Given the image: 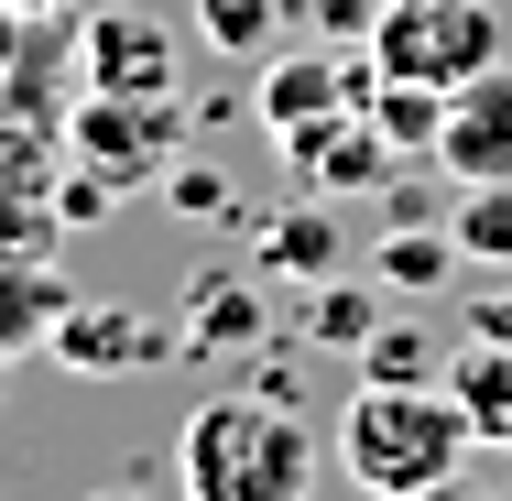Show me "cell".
I'll use <instances>...</instances> for the list:
<instances>
[{"label":"cell","mask_w":512,"mask_h":501,"mask_svg":"<svg viewBox=\"0 0 512 501\" xmlns=\"http://www.w3.org/2000/svg\"><path fill=\"white\" fill-rule=\"evenodd\" d=\"M164 197H175V207H197V218H229V186H218L207 164H175V175H164Z\"/></svg>","instance_id":"22"},{"label":"cell","mask_w":512,"mask_h":501,"mask_svg":"<svg viewBox=\"0 0 512 501\" xmlns=\"http://www.w3.org/2000/svg\"><path fill=\"white\" fill-rule=\"evenodd\" d=\"M349 360H360V382H447V349H436L414 316H382Z\"/></svg>","instance_id":"17"},{"label":"cell","mask_w":512,"mask_h":501,"mask_svg":"<svg viewBox=\"0 0 512 501\" xmlns=\"http://www.w3.org/2000/svg\"><path fill=\"white\" fill-rule=\"evenodd\" d=\"M371 273H382L393 295H436V284L458 273V240H447V229H425V218H404V229L371 251Z\"/></svg>","instance_id":"18"},{"label":"cell","mask_w":512,"mask_h":501,"mask_svg":"<svg viewBox=\"0 0 512 501\" xmlns=\"http://www.w3.org/2000/svg\"><path fill=\"white\" fill-rule=\"evenodd\" d=\"M469 338H512V295H491L480 316H469Z\"/></svg>","instance_id":"24"},{"label":"cell","mask_w":512,"mask_h":501,"mask_svg":"<svg viewBox=\"0 0 512 501\" xmlns=\"http://www.w3.org/2000/svg\"><path fill=\"white\" fill-rule=\"evenodd\" d=\"M77 88H109V99H175V33H164L153 11L88 0V11H77Z\"/></svg>","instance_id":"8"},{"label":"cell","mask_w":512,"mask_h":501,"mask_svg":"<svg viewBox=\"0 0 512 501\" xmlns=\"http://www.w3.org/2000/svg\"><path fill=\"white\" fill-rule=\"evenodd\" d=\"M22 22H66V11H88V0H11Z\"/></svg>","instance_id":"25"},{"label":"cell","mask_w":512,"mask_h":501,"mask_svg":"<svg viewBox=\"0 0 512 501\" xmlns=\"http://www.w3.org/2000/svg\"><path fill=\"white\" fill-rule=\"evenodd\" d=\"M371 11H382V0H284V22H306V33H360V44H371Z\"/></svg>","instance_id":"21"},{"label":"cell","mask_w":512,"mask_h":501,"mask_svg":"<svg viewBox=\"0 0 512 501\" xmlns=\"http://www.w3.org/2000/svg\"><path fill=\"white\" fill-rule=\"evenodd\" d=\"M371 327H382V295H371V284H338V273L306 284V338L316 349H360Z\"/></svg>","instance_id":"19"},{"label":"cell","mask_w":512,"mask_h":501,"mask_svg":"<svg viewBox=\"0 0 512 501\" xmlns=\"http://www.w3.org/2000/svg\"><path fill=\"white\" fill-rule=\"evenodd\" d=\"M197 33L218 44V55L262 66V55H273V33H284V0H197Z\"/></svg>","instance_id":"20"},{"label":"cell","mask_w":512,"mask_h":501,"mask_svg":"<svg viewBox=\"0 0 512 501\" xmlns=\"http://www.w3.org/2000/svg\"><path fill=\"white\" fill-rule=\"evenodd\" d=\"M436 164H447L458 186H480V175H512V66H480L469 88H447Z\"/></svg>","instance_id":"9"},{"label":"cell","mask_w":512,"mask_h":501,"mask_svg":"<svg viewBox=\"0 0 512 501\" xmlns=\"http://www.w3.org/2000/svg\"><path fill=\"white\" fill-rule=\"evenodd\" d=\"M66 240V131L0 109V251H55Z\"/></svg>","instance_id":"5"},{"label":"cell","mask_w":512,"mask_h":501,"mask_svg":"<svg viewBox=\"0 0 512 501\" xmlns=\"http://www.w3.org/2000/svg\"><path fill=\"white\" fill-rule=\"evenodd\" d=\"M371 66L414 88H469L480 66H502V11L491 0H382L371 11Z\"/></svg>","instance_id":"3"},{"label":"cell","mask_w":512,"mask_h":501,"mask_svg":"<svg viewBox=\"0 0 512 501\" xmlns=\"http://www.w3.org/2000/svg\"><path fill=\"white\" fill-rule=\"evenodd\" d=\"M88 501H142V491H88Z\"/></svg>","instance_id":"27"},{"label":"cell","mask_w":512,"mask_h":501,"mask_svg":"<svg viewBox=\"0 0 512 501\" xmlns=\"http://www.w3.org/2000/svg\"><path fill=\"white\" fill-rule=\"evenodd\" d=\"M447 240H458V262H480V273H512V175H480V186H458V197H447Z\"/></svg>","instance_id":"14"},{"label":"cell","mask_w":512,"mask_h":501,"mask_svg":"<svg viewBox=\"0 0 512 501\" xmlns=\"http://www.w3.org/2000/svg\"><path fill=\"white\" fill-rule=\"evenodd\" d=\"M371 88H382L371 44H360V55L295 44V55H262V88H251V109H262V131L284 142V131H316V120H338V109H371Z\"/></svg>","instance_id":"6"},{"label":"cell","mask_w":512,"mask_h":501,"mask_svg":"<svg viewBox=\"0 0 512 501\" xmlns=\"http://www.w3.org/2000/svg\"><path fill=\"white\" fill-rule=\"evenodd\" d=\"M55 131H66V164H77V175H99L109 197H131V186H164V175H175L186 109H175V99H109V88H77Z\"/></svg>","instance_id":"4"},{"label":"cell","mask_w":512,"mask_h":501,"mask_svg":"<svg viewBox=\"0 0 512 501\" xmlns=\"http://www.w3.org/2000/svg\"><path fill=\"white\" fill-rule=\"evenodd\" d=\"M262 262L295 273V284H327V273L349 262V240H338L327 207H273V218H262Z\"/></svg>","instance_id":"15"},{"label":"cell","mask_w":512,"mask_h":501,"mask_svg":"<svg viewBox=\"0 0 512 501\" xmlns=\"http://www.w3.org/2000/svg\"><path fill=\"white\" fill-rule=\"evenodd\" d=\"M262 284L251 273H229V262H207L186 305H175V338H186V360H240V349H262Z\"/></svg>","instance_id":"11"},{"label":"cell","mask_w":512,"mask_h":501,"mask_svg":"<svg viewBox=\"0 0 512 501\" xmlns=\"http://www.w3.org/2000/svg\"><path fill=\"white\" fill-rule=\"evenodd\" d=\"M0 393H11V349H0Z\"/></svg>","instance_id":"28"},{"label":"cell","mask_w":512,"mask_h":501,"mask_svg":"<svg viewBox=\"0 0 512 501\" xmlns=\"http://www.w3.org/2000/svg\"><path fill=\"white\" fill-rule=\"evenodd\" d=\"M44 360H55V371H77V382H120V371H164V360H186V338H175L153 305H120V295L88 305V295H77Z\"/></svg>","instance_id":"7"},{"label":"cell","mask_w":512,"mask_h":501,"mask_svg":"<svg viewBox=\"0 0 512 501\" xmlns=\"http://www.w3.org/2000/svg\"><path fill=\"white\" fill-rule=\"evenodd\" d=\"M469 447L480 436H469V414H458L447 382H360L349 414L327 425V458L371 501H414V491H436V480H458Z\"/></svg>","instance_id":"2"},{"label":"cell","mask_w":512,"mask_h":501,"mask_svg":"<svg viewBox=\"0 0 512 501\" xmlns=\"http://www.w3.org/2000/svg\"><path fill=\"white\" fill-rule=\"evenodd\" d=\"M284 164H306V186L316 197H371V186H393L404 175V153L371 131V109H338V120H316V131H284Z\"/></svg>","instance_id":"10"},{"label":"cell","mask_w":512,"mask_h":501,"mask_svg":"<svg viewBox=\"0 0 512 501\" xmlns=\"http://www.w3.org/2000/svg\"><path fill=\"white\" fill-rule=\"evenodd\" d=\"M175 480L186 501H316L327 480V436L284 393H207L175 436Z\"/></svg>","instance_id":"1"},{"label":"cell","mask_w":512,"mask_h":501,"mask_svg":"<svg viewBox=\"0 0 512 501\" xmlns=\"http://www.w3.org/2000/svg\"><path fill=\"white\" fill-rule=\"evenodd\" d=\"M414 501H480V491H469V480H436V491H414Z\"/></svg>","instance_id":"26"},{"label":"cell","mask_w":512,"mask_h":501,"mask_svg":"<svg viewBox=\"0 0 512 501\" xmlns=\"http://www.w3.org/2000/svg\"><path fill=\"white\" fill-rule=\"evenodd\" d=\"M66 305H77V284L55 273V251H0V349L11 360L22 349H55Z\"/></svg>","instance_id":"12"},{"label":"cell","mask_w":512,"mask_h":501,"mask_svg":"<svg viewBox=\"0 0 512 501\" xmlns=\"http://www.w3.org/2000/svg\"><path fill=\"white\" fill-rule=\"evenodd\" d=\"M371 131L393 142V153H436V131H447V88H414V77H382L371 88Z\"/></svg>","instance_id":"16"},{"label":"cell","mask_w":512,"mask_h":501,"mask_svg":"<svg viewBox=\"0 0 512 501\" xmlns=\"http://www.w3.org/2000/svg\"><path fill=\"white\" fill-rule=\"evenodd\" d=\"M22 33H33V22H22L11 0H0V88H11V66H22Z\"/></svg>","instance_id":"23"},{"label":"cell","mask_w":512,"mask_h":501,"mask_svg":"<svg viewBox=\"0 0 512 501\" xmlns=\"http://www.w3.org/2000/svg\"><path fill=\"white\" fill-rule=\"evenodd\" d=\"M447 393H458V414H469V436L512 458V338H469V349H447Z\"/></svg>","instance_id":"13"}]
</instances>
